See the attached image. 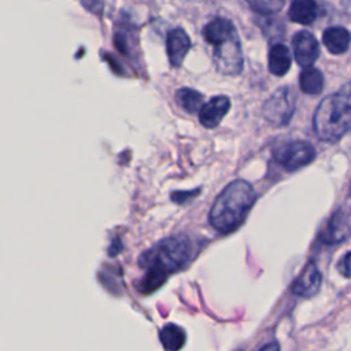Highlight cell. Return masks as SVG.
<instances>
[{"label":"cell","mask_w":351,"mask_h":351,"mask_svg":"<svg viewBox=\"0 0 351 351\" xmlns=\"http://www.w3.org/2000/svg\"><path fill=\"white\" fill-rule=\"evenodd\" d=\"M192 241L184 236H170L156 243L140 255L138 265L147 270L143 278L141 291L156 289L167 274L181 269L192 255Z\"/></svg>","instance_id":"obj_1"},{"label":"cell","mask_w":351,"mask_h":351,"mask_svg":"<svg viewBox=\"0 0 351 351\" xmlns=\"http://www.w3.org/2000/svg\"><path fill=\"white\" fill-rule=\"evenodd\" d=\"M313 130L326 143L339 141L351 132V81L321 100L313 117Z\"/></svg>","instance_id":"obj_2"},{"label":"cell","mask_w":351,"mask_h":351,"mask_svg":"<svg viewBox=\"0 0 351 351\" xmlns=\"http://www.w3.org/2000/svg\"><path fill=\"white\" fill-rule=\"evenodd\" d=\"M256 193L252 185L244 180L228 184L217 196L210 210V223L219 233L236 229L255 203Z\"/></svg>","instance_id":"obj_3"},{"label":"cell","mask_w":351,"mask_h":351,"mask_svg":"<svg viewBox=\"0 0 351 351\" xmlns=\"http://www.w3.org/2000/svg\"><path fill=\"white\" fill-rule=\"evenodd\" d=\"M263 117L267 122L282 126L289 122L295 112V93L289 86L277 89L263 104Z\"/></svg>","instance_id":"obj_4"},{"label":"cell","mask_w":351,"mask_h":351,"mask_svg":"<svg viewBox=\"0 0 351 351\" xmlns=\"http://www.w3.org/2000/svg\"><path fill=\"white\" fill-rule=\"evenodd\" d=\"M273 156L274 160L285 170L293 171L313 162L315 158V149L310 143L296 140L277 147L273 151Z\"/></svg>","instance_id":"obj_5"},{"label":"cell","mask_w":351,"mask_h":351,"mask_svg":"<svg viewBox=\"0 0 351 351\" xmlns=\"http://www.w3.org/2000/svg\"><path fill=\"white\" fill-rule=\"evenodd\" d=\"M214 62L222 74H239L243 69V56L237 34L214 47Z\"/></svg>","instance_id":"obj_6"},{"label":"cell","mask_w":351,"mask_h":351,"mask_svg":"<svg viewBox=\"0 0 351 351\" xmlns=\"http://www.w3.org/2000/svg\"><path fill=\"white\" fill-rule=\"evenodd\" d=\"M351 233V215L344 210H336L326 222L321 233V240L325 244H337L346 240Z\"/></svg>","instance_id":"obj_7"},{"label":"cell","mask_w":351,"mask_h":351,"mask_svg":"<svg viewBox=\"0 0 351 351\" xmlns=\"http://www.w3.org/2000/svg\"><path fill=\"white\" fill-rule=\"evenodd\" d=\"M292 47H293V53L298 64L303 67L311 66L319 55V45L317 38L310 32H306V30L298 32L293 36Z\"/></svg>","instance_id":"obj_8"},{"label":"cell","mask_w":351,"mask_h":351,"mask_svg":"<svg viewBox=\"0 0 351 351\" xmlns=\"http://www.w3.org/2000/svg\"><path fill=\"white\" fill-rule=\"evenodd\" d=\"M322 284V274L314 262L306 265L302 273L292 284V292L298 296L308 298L315 295Z\"/></svg>","instance_id":"obj_9"},{"label":"cell","mask_w":351,"mask_h":351,"mask_svg":"<svg viewBox=\"0 0 351 351\" xmlns=\"http://www.w3.org/2000/svg\"><path fill=\"white\" fill-rule=\"evenodd\" d=\"M191 48V38L182 27H176L167 34L166 49L173 67H180Z\"/></svg>","instance_id":"obj_10"},{"label":"cell","mask_w":351,"mask_h":351,"mask_svg":"<svg viewBox=\"0 0 351 351\" xmlns=\"http://www.w3.org/2000/svg\"><path fill=\"white\" fill-rule=\"evenodd\" d=\"M230 108V100L228 96H215L199 111V121L204 128H215Z\"/></svg>","instance_id":"obj_11"},{"label":"cell","mask_w":351,"mask_h":351,"mask_svg":"<svg viewBox=\"0 0 351 351\" xmlns=\"http://www.w3.org/2000/svg\"><path fill=\"white\" fill-rule=\"evenodd\" d=\"M234 34L237 33L233 23L225 18H214L203 27V37L213 47L229 40Z\"/></svg>","instance_id":"obj_12"},{"label":"cell","mask_w":351,"mask_h":351,"mask_svg":"<svg viewBox=\"0 0 351 351\" xmlns=\"http://www.w3.org/2000/svg\"><path fill=\"white\" fill-rule=\"evenodd\" d=\"M322 43L325 48L333 55L344 53L351 43V34L346 27L332 26L324 30Z\"/></svg>","instance_id":"obj_13"},{"label":"cell","mask_w":351,"mask_h":351,"mask_svg":"<svg viewBox=\"0 0 351 351\" xmlns=\"http://www.w3.org/2000/svg\"><path fill=\"white\" fill-rule=\"evenodd\" d=\"M318 14L315 0H292L288 16L292 22L300 25H311Z\"/></svg>","instance_id":"obj_14"},{"label":"cell","mask_w":351,"mask_h":351,"mask_svg":"<svg viewBox=\"0 0 351 351\" xmlns=\"http://www.w3.org/2000/svg\"><path fill=\"white\" fill-rule=\"evenodd\" d=\"M291 52L284 44H276L269 51V70L274 75H284L291 67Z\"/></svg>","instance_id":"obj_15"},{"label":"cell","mask_w":351,"mask_h":351,"mask_svg":"<svg viewBox=\"0 0 351 351\" xmlns=\"http://www.w3.org/2000/svg\"><path fill=\"white\" fill-rule=\"evenodd\" d=\"M299 85L304 93L318 95L324 88V75L318 69L307 66L299 75Z\"/></svg>","instance_id":"obj_16"},{"label":"cell","mask_w":351,"mask_h":351,"mask_svg":"<svg viewBox=\"0 0 351 351\" xmlns=\"http://www.w3.org/2000/svg\"><path fill=\"white\" fill-rule=\"evenodd\" d=\"M159 339L166 350L169 351H178L186 340L185 332L176 324H169L162 328Z\"/></svg>","instance_id":"obj_17"},{"label":"cell","mask_w":351,"mask_h":351,"mask_svg":"<svg viewBox=\"0 0 351 351\" xmlns=\"http://www.w3.org/2000/svg\"><path fill=\"white\" fill-rule=\"evenodd\" d=\"M176 101L188 112H197L203 107V95L191 88H181L176 92Z\"/></svg>","instance_id":"obj_18"},{"label":"cell","mask_w":351,"mask_h":351,"mask_svg":"<svg viewBox=\"0 0 351 351\" xmlns=\"http://www.w3.org/2000/svg\"><path fill=\"white\" fill-rule=\"evenodd\" d=\"M259 14H274L284 7V0H244Z\"/></svg>","instance_id":"obj_19"},{"label":"cell","mask_w":351,"mask_h":351,"mask_svg":"<svg viewBox=\"0 0 351 351\" xmlns=\"http://www.w3.org/2000/svg\"><path fill=\"white\" fill-rule=\"evenodd\" d=\"M337 267H339V271H340L344 277H347V278L351 277V252H347V254L341 258V261L339 262Z\"/></svg>","instance_id":"obj_20"},{"label":"cell","mask_w":351,"mask_h":351,"mask_svg":"<svg viewBox=\"0 0 351 351\" xmlns=\"http://www.w3.org/2000/svg\"><path fill=\"white\" fill-rule=\"evenodd\" d=\"M82 4L92 12L100 14L103 10V1L101 0H82Z\"/></svg>","instance_id":"obj_21"},{"label":"cell","mask_w":351,"mask_h":351,"mask_svg":"<svg viewBox=\"0 0 351 351\" xmlns=\"http://www.w3.org/2000/svg\"><path fill=\"white\" fill-rule=\"evenodd\" d=\"M259 351H280V347L276 341H271V343H267L266 346H263Z\"/></svg>","instance_id":"obj_22"}]
</instances>
